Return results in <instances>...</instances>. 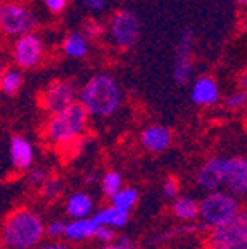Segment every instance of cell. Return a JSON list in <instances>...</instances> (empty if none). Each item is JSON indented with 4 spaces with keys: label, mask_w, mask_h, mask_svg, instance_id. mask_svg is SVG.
<instances>
[{
    "label": "cell",
    "mask_w": 247,
    "mask_h": 249,
    "mask_svg": "<svg viewBox=\"0 0 247 249\" xmlns=\"http://www.w3.org/2000/svg\"><path fill=\"white\" fill-rule=\"evenodd\" d=\"M124 95L121 83L112 73L99 71L92 74L78 92V104L88 113L90 120H109L123 106Z\"/></svg>",
    "instance_id": "6da1fadb"
},
{
    "label": "cell",
    "mask_w": 247,
    "mask_h": 249,
    "mask_svg": "<svg viewBox=\"0 0 247 249\" xmlns=\"http://www.w3.org/2000/svg\"><path fill=\"white\" fill-rule=\"evenodd\" d=\"M43 239L45 222L33 208H14L0 223V249H35Z\"/></svg>",
    "instance_id": "7a4b0ae2"
},
{
    "label": "cell",
    "mask_w": 247,
    "mask_h": 249,
    "mask_svg": "<svg viewBox=\"0 0 247 249\" xmlns=\"http://www.w3.org/2000/svg\"><path fill=\"white\" fill-rule=\"evenodd\" d=\"M90 126V116L80 104L51 114L43 124V139L54 149L68 151L81 144Z\"/></svg>",
    "instance_id": "3957f363"
},
{
    "label": "cell",
    "mask_w": 247,
    "mask_h": 249,
    "mask_svg": "<svg viewBox=\"0 0 247 249\" xmlns=\"http://www.w3.org/2000/svg\"><path fill=\"white\" fill-rule=\"evenodd\" d=\"M242 211L240 199L227 191L209 192L199 201V223L204 230H214L227 225Z\"/></svg>",
    "instance_id": "277c9868"
},
{
    "label": "cell",
    "mask_w": 247,
    "mask_h": 249,
    "mask_svg": "<svg viewBox=\"0 0 247 249\" xmlns=\"http://www.w3.org/2000/svg\"><path fill=\"white\" fill-rule=\"evenodd\" d=\"M142 35V21L131 9H116L106 21V43L116 51H130Z\"/></svg>",
    "instance_id": "5b68a950"
},
{
    "label": "cell",
    "mask_w": 247,
    "mask_h": 249,
    "mask_svg": "<svg viewBox=\"0 0 247 249\" xmlns=\"http://www.w3.org/2000/svg\"><path fill=\"white\" fill-rule=\"evenodd\" d=\"M38 28V18L26 4L4 2L0 4V33L5 36H23Z\"/></svg>",
    "instance_id": "8992f818"
},
{
    "label": "cell",
    "mask_w": 247,
    "mask_h": 249,
    "mask_svg": "<svg viewBox=\"0 0 247 249\" xmlns=\"http://www.w3.org/2000/svg\"><path fill=\"white\" fill-rule=\"evenodd\" d=\"M78 92H80V87L73 80L55 78L42 89L38 95V104L51 116V114H55L62 109L76 104Z\"/></svg>",
    "instance_id": "52a82bcc"
},
{
    "label": "cell",
    "mask_w": 247,
    "mask_h": 249,
    "mask_svg": "<svg viewBox=\"0 0 247 249\" xmlns=\"http://www.w3.org/2000/svg\"><path fill=\"white\" fill-rule=\"evenodd\" d=\"M47 55L45 40L33 31L23 36L14 38L11 45V59L14 62L16 70H35L43 62Z\"/></svg>",
    "instance_id": "ba28073f"
},
{
    "label": "cell",
    "mask_w": 247,
    "mask_h": 249,
    "mask_svg": "<svg viewBox=\"0 0 247 249\" xmlns=\"http://www.w3.org/2000/svg\"><path fill=\"white\" fill-rule=\"evenodd\" d=\"M208 249H247V210H242L235 220L220 229L209 230L206 237Z\"/></svg>",
    "instance_id": "9c48e42d"
},
{
    "label": "cell",
    "mask_w": 247,
    "mask_h": 249,
    "mask_svg": "<svg viewBox=\"0 0 247 249\" xmlns=\"http://www.w3.org/2000/svg\"><path fill=\"white\" fill-rule=\"evenodd\" d=\"M194 52H195V35L190 28L180 33L175 47L173 80L176 85H187L194 80Z\"/></svg>",
    "instance_id": "30bf717a"
},
{
    "label": "cell",
    "mask_w": 247,
    "mask_h": 249,
    "mask_svg": "<svg viewBox=\"0 0 247 249\" xmlns=\"http://www.w3.org/2000/svg\"><path fill=\"white\" fill-rule=\"evenodd\" d=\"M223 191L237 199L247 197V158L246 156H225Z\"/></svg>",
    "instance_id": "8fae6325"
},
{
    "label": "cell",
    "mask_w": 247,
    "mask_h": 249,
    "mask_svg": "<svg viewBox=\"0 0 247 249\" xmlns=\"http://www.w3.org/2000/svg\"><path fill=\"white\" fill-rule=\"evenodd\" d=\"M190 101L197 107H212L220 104L221 89L220 83L211 74H201L190 82Z\"/></svg>",
    "instance_id": "7c38bea8"
},
{
    "label": "cell",
    "mask_w": 247,
    "mask_h": 249,
    "mask_svg": "<svg viewBox=\"0 0 247 249\" xmlns=\"http://www.w3.org/2000/svg\"><path fill=\"white\" fill-rule=\"evenodd\" d=\"M223 163L225 156H211L199 166L195 173V182L204 192L223 191Z\"/></svg>",
    "instance_id": "4fadbf2b"
},
{
    "label": "cell",
    "mask_w": 247,
    "mask_h": 249,
    "mask_svg": "<svg viewBox=\"0 0 247 249\" xmlns=\"http://www.w3.org/2000/svg\"><path fill=\"white\" fill-rule=\"evenodd\" d=\"M139 142L147 152L151 154H161L168 151L173 144V133L168 126L159 123H152L143 126L139 135Z\"/></svg>",
    "instance_id": "5bb4252c"
},
{
    "label": "cell",
    "mask_w": 247,
    "mask_h": 249,
    "mask_svg": "<svg viewBox=\"0 0 247 249\" xmlns=\"http://www.w3.org/2000/svg\"><path fill=\"white\" fill-rule=\"evenodd\" d=\"M35 147L26 137L16 133L11 137L9 142V158H11V164L16 171H23L26 173L28 170L33 168L35 164Z\"/></svg>",
    "instance_id": "9a60e30c"
},
{
    "label": "cell",
    "mask_w": 247,
    "mask_h": 249,
    "mask_svg": "<svg viewBox=\"0 0 247 249\" xmlns=\"http://www.w3.org/2000/svg\"><path fill=\"white\" fill-rule=\"evenodd\" d=\"M64 210L71 220H85L95 213V201L88 192L74 191L66 197Z\"/></svg>",
    "instance_id": "2e32d148"
},
{
    "label": "cell",
    "mask_w": 247,
    "mask_h": 249,
    "mask_svg": "<svg viewBox=\"0 0 247 249\" xmlns=\"http://www.w3.org/2000/svg\"><path fill=\"white\" fill-rule=\"evenodd\" d=\"M61 51L66 57L74 59V61H83L92 52V42L80 31H70L66 33L61 42Z\"/></svg>",
    "instance_id": "e0dca14e"
},
{
    "label": "cell",
    "mask_w": 247,
    "mask_h": 249,
    "mask_svg": "<svg viewBox=\"0 0 247 249\" xmlns=\"http://www.w3.org/2000/svg\"><path fill=\"white\" fill-rule=\"evenodd\" d=\"M97 230L99 225L93 222L92 218H85V220H71L66 223L64 229V237L68 242H87V241H95Z\"/></svg>",
    "instance_id": "ac0fdd59"
},
{
    "label": "cell",
    "mask_w": 247,
    "mask_h": 249,
    "mask_svg": "<svg viewBox=\"0 0 247 249\" xmlns=\"http://www.w3.org/2000/svg\"><path fill=\"white\" fill-rule=\"evenodd\" d=\"M92 220L97 223L99 227H107L112 230H120L130 223V213L123 211L116 206H104L101 210H97L92 214Z\"/></svg>",
    "instance_id": "d6986e66"
},
{
    "label": "cell",
    "mask_w": 247,
    "mask_h": 249,
    "mask_svg": "<svg viewBox=\"0 0 247 249\" xmlns=\"http://www.w3.org/2000/svg\"><path fill=\"white\" fill-rule=\"evenodd\" d=\"M171 214L180 223H195L199 222V201L190 196H178L171 201Z\"/></svg>",
    "instance_id": "ffe728a7"
},
{
    "label": "cell",
    "mask_w": 247,
    "mask_h": 249,
    "mask_svg": "<svg viewBox=\"0 0 247 249\" xmlns=\"http://www.w3.org/2000/svg\"><path fill=\"white\" fill-rule=\"evenodd\" d=\"M24 83V76L19 70L16 68H7L0 78V92L7 95V97H12L16 93H19V90L23 89Z\"/></svg>",
    "instance_id": "44dd1931"
},
{
    "label": "cell",
    "mask_w": 247,
    "mask_h": 249,
    "mask_svg": "<svg viewBox=\"0 0 247 249\" xmlns=\"http://www.w3.org/2000/svg\"><path fill=\"white\" fill-rule=\"evenodd\" d=\"M123 187V175L118 170H107L101 177V191L107 201H111Z\"/></svg>",
    "instance_id": "7402d4cb"
},
{
    "label": "cell",
    "mask_w": 247,
    "mask_h": 249,
    "mask_svg": "<svg viewBox=\"0 0 247 249\" xmlns=\"http://www.w3.org/2000/svg\"><path fill=\"white\" fill-rule=\"evenodd\" d=\"M139 199H140V192L137 191L135 187H123V189L109 201V204L130 213V211L137 206Z\"/></svg>",
    "instance_id": "603a6c76"
},
{
    "label": "cell",
    "mask_w": 247,
    "mask_h": 249,
    "mask_svg": "<svg viewBox=\"0 0 247 249\" xmlns=\"http://www.w3.org/2000/svg\"><path fill=\"white\" fill-rule=\"evenodd\" d=\"M81 33L90 40V42H101L106 38V21H102L101 18H88L83 23V30Z\"/></svg>",
    "instance_id": "cb8c5ba5"
},
{
    "label": "cell",
    "mask_w": 247,
    "mask_h": 249,
    "mask_svg": "<svg viewBox=\"0 0 247 249\" xmlns=\"http://www.w3.org/2000/svg\"><path fill=\"white\" fill-rule=\"evenodd\" d=\"M62 192H64V182H62L61 177H55V175L49 177V180L40 189V194L47 201H55V199L61 197Z\"/></svg>",
    "instance_id": "d4e9b609"
},
{
    "label": "cell",
    "mask_w": 247,
    "mask_h": 249,
    "mask_svg": "<svg viewBox=\"0 0 247 249\" xmlns=\"http://www.w3.org/2000/svg\"><path fill=\"white\" fill-rule=\"evenodd\" d=\"M49 177H51V173H49L47 168L33 166L31 170L26 171L24 180H26V185L30 187V189H33V191H40V189L43 187V183L49 180Z\"/></svg>",
    "instance_id": "484cf974"
},
{
    "label": "cell",
    "mask_w": 247,
    "mask_h": 249,
    "mask_svg": "<svg viewBox=\"0 0 247 249\" xmlns=\"http://www.w3.org/2000/svg\"><path fill=\"white\" fill-rule=\"evenodd\" d=\"M225 107L228 111H242V109L247 107V90L244 89H235L228 93L225 97Z\"/></svg>",
    "instance_id": "4316f807"
},
{
    "label": "cell",
    "mask_w": 247,
    "mask_h": 249,
    "mask_svg": "<svg viewBox=\"0 0 247 249\" xmlns=\"http://www.w3.org/2000/svg\"><path fill=\"white\" fill-rule=\"evenodd\" d=\"M80 4L87 12L92 14V18H99L109 9L111 0H80Z\"/></svg>",
    "instance_id": "83f0119b"
},
{
    "label": "cell",
    "mask_w": 247,
    "mask_h": 249,
    "mask_svg": "<svg viewBox=\"0 0 247 249\" xmlns=\"http://www.w3.org/2000/svg\"><path fill=\"white\" fill-rule=\"evenodd\" d=\"M180 191H182V183H180V180H178L176 177H168V178H164L162 187H161V192L164 197L173 201V199H176L178 196H180Z\"/></svg>",
    "instance_id": "f1b7e54d"
},
{
    "label": "cell",
    "mask_w": 247,
    "mask_h": 249,
    "mask_svg": "<svg viewBox=\"0 0 247 249\" xmlns=\"http://www.w3.org/2000/svg\"><path fill=\"white\" fill-rule=\"evenodd\" d=\"M64 229H66V222H62V220H52V222L45 223V237L49 241H61L64 237Z\"/></svg>",
    "instance_id": "f546056e"
},
{
    "label": "cell",
    "mask_w": 247,
    "mask_h": 249,
    "mask_svg": "<svg viewBox=\"0 0 247 249\" xmlns=\"http://www.w3.org/2000/svg\"><path fill=\"white\" fill-rule=\"evenodd\" d=\"M43 4V7L54 16H59L68 9L70 5V0H40Z\"/></svg>",
    "instance_id": "4dcf8cb0"
},
{
    "label": "cell",
    "mask_w": 247,
    "mask_h": 249,
    "mask_svg": "<svg viewBox=\"0 0 247 249\" xmlns=\"http://www.w3.org/2000/svg\"><path fill=\"white\" fill-rule=\"evenodd\" d=\"M116 237H118L116 230L107 229V227H99L97 235H95V241L101 242V246H106V244H112V242L116 241Z\"/></svg>",
    "instance_id": "1f68e13d"
},
{
    "label": "cell",
    "mask_w": 247,
    "mask_h": 249,
    "mask_svg": "<svg viewBox=\"0 0 247 249\" xmlns=\"http://www.w3.org/2000/svg\"><path fill=\"white\" fill-rule=\"evenodd\" d=\"M112 246L116 249H137V242L130 235H124V233H118L116 241L112 242Z\"/></svg>",
    "instance_id": "d6a6232c"
},
{
    "label": "cell",
    "mask_w": 247,
    "mask_h": 249,
    "mask_svg": "<svg viewBox=\"0 0 247 249\" xmlns=\"http://www.w3.org/2000/svg\"><path fill=\"white\" fill-rule=\"evenodd\" d=\"M35 249H70V246L62 241H45L40 246H36Z\"/></svg>",
    "instance_id": "836d02e7"
},
{
    "label": "cell",
    "mask_w": 247,
    "mask_h": 249,
    "mask_svg": "<svg viewBox=\"0 0 247 249\" xmlns=\"http://www.w3.org/2000/svg\"><path fill=\"white\" fill-rule=\"evenodd\" d=\"M239 83H240V89L247 90V66L244 68V71H242V73H240Z\"/></svg>",
    "instance_id": "e575fe53"
},
{
    "label": "cell",
    "mask_w": 247,
    "mask_h": 249,
    "mask_svg": "<svg viewBox=\"0 0 247 249\" xmlns=\"http://www.w3.org/2000/svg\"><path fill=\"white\" fill-rule=\"evenodd\" d=\"M5 70H7V62H5L4 55H0V78H2V74H4Z\"/></svg>",
    "instance_id": "d590c367"
},
{
    "label": "cell",
    "mask_w": 247,
    "mask_h": 249,
    "mask_svg": "<svg viewBox=\"0 0 247 249\" xmlns=\"http://www.w3.org/2000/svg\"><path fill=\"white\" fill-rule=\"evenodd\" d=\"M235 2L239 5H242V7H247V0H235Z\"/></svg>",
    "instance_id": "8d00e7d4"
},
{
    "label": "cell",
    "mask_w": 247,
    "mask_h": 249,
    "mask_svg": "<svg viewBox=\"0 0 247 249\" xmlns=\"http://www.w3.org/2000/svg\"><path fill=\"white\" fill-rule=\"evenodd\" d=\"M99 249H116V248H114L112 244H106V246H101Z\"/></svg>",
    "instance_id": "74e56055"
}]
</instances>
